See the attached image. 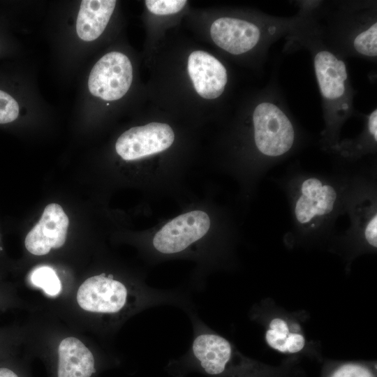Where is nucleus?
Here are the masks:
<instances>
[{"label": "nucleus", "mask_w": 377, "mask_h": 377, "mask_svg": "<svg viewBox=\"0 0 377 377\" xmlns=\"http://www.w3.org/2000/svg\"><path fill=\"white\" fill-rule=\"evenodd\" d=\"M0 377H19L12 369L7 367H0Z\"/></svg>", "instance_id": "412c9836"}, {"label": "nucleus", "mask_w": 377, "mask_h": 377, "mask_svg": "<svg viewBox=\"0 0 377 377\" xmlns=\"http://www.w3.org/2000/svg\"><path fill=\"white\" fill-rule=\"evenodd\" d=\"M31 282L50 296H56L61 290V283L55 271L50 267L41 266L31 274Z\"/></svg>", "instance_id": "dca6fc26"}, {"label": "nucleus", "mask_w": 377, "mask_h": 377, "mask_svg": "<svg viewBox=\"0 0 377 377\" xmlns=\"http://www.w3.org/2000/svg\"><path fill=\"white\" fill-rule=\"evenodd\" d=\"M364 237L369 245L374 248L377 247V215L376 212L365 223Z\"/></svg>", "instance_id": "aec40b11"}, {"label": "nucleus", "mask_w": 377, "mask_h": 377, "mask_svg": "<svg viewBox=\"0 0 377 377\" xmlns=\"http://www.w3.org/2000/svg\"><path fill=\"white\" fill-rule=\"evenodd\" d=\"M0 241H1V237H0ZM0 250H2V249L0 247Z\"/></svg>", "instance_id": "4be33fe9"}, {"label": "nucleus", "mask_w": 377, "mask_h": 377, "mask_svg": "<svg viewBox=\"0 0 377 377\" xmlns=\"http://www.w3.org/2000/svg\"><path fill=\"white\" fill-rule=\"evenodd\" d=\"M174 140L175 133L168 124L151 122L125 131L117 139L115 149L123 159L133 161L167 149Z\"/></svg>", "instance_id": "0eeeda50"}, {"label": "nucleus", "mask_w": 377, "mask_h": 377, "mask_svg": "<svg viewBox=\"0 0 377 377\" xmlns=\"http://www.w3.org/2000/svg\"><path fill=\"white\" fill-rule=\"evenodd\" d=\"M132 80L133 68L129 59L123 53L112 52L94 65L89 74L88 87L94 96L115 101L126 94Z\"/></svg>", "instance_id": "423d86ee"}, {"label": "nucleus", "mask_w": 377, "mask_h": 377, "mask_svg": "<svg viewBox=\"0 0 377 377\" xmlns=\"http://www.w3.org/2000/svg\"><path fill=\"white\" fill-rule=\"evenodd\" d=\"M68 225V217L61 205H47L38 223L25 237L26 249L34 255L43 256L52 248L61 247L66 242Z\"/></svg>", "instance_id": "9b49d317"}, {"label": "nucleus", "mask_w": 377, "mask_h": 377, "mask_svg": "<svg viewBox=\"0 0 377 377\" xmlns=\"http://www.w3.org/2000/svg\"><path fill=\"white\" fill-rule=\"evenodd\" d=\"M187 68L200 96L215 99L223 93L228 82L227 70L216 57L204 51H194L188 57Z\"/></svg>", "instance_id": "f8f14e48"}, {"label": "nucleus", "mask_w": 377, "mask_h": 377, "mask_svg": "<svg viewBox=\"0 0 377 377\" xmlns=\"http://www.w3.org/2000/svg\"><path fill=\"white\" fill-rule=\"evenodd\" d=\"M252 124L256 148L267 158L283 156L295 145V126L283 101L274 87H267L265 96L253 108Z\"/></svg>", "instance_id": "20e7f679"}, {"label": "nucleus", "mask_w": 377, "mask_h": 377, "mask_svg": "<svg viewBox=\"0 0 377 377\" xmlns=\"http://www.w3.org/2000/svg\"><path fill=\"white\" fill-rule=\"evenodd\" d=\"M325 377H376V369L364 363L348 362L333 367Z\"/></svg>", "instance_id": "f3484780"}, {"label": "nucleus", "mask_w": 377, "mask_h": 377, "mask_svg": "<svg viewBox=\"0 0 377 377\" xmlns=\"http://www.w3.org/2000/svg\"><path fill=\"white\" fill-rule=\"evenodd\" d=\"M288 323L283 318L271 320L265 332V341L272 349L288 354L301 352L306 344L305 337L300 333L291 332Z\"/></svg>", "instance_id": "2eb2a0df"}, {"label": "nucleus", "mask_w": 377, "mask_h": 377, "mask_svg": "<svg viewBox=\"0 0 377 377\" xmlns=\"http://www.w3.org/2000/svg\"><path fill=\"white\" fill-rule=\"evenodd\" d=\"M290 42L307 49L312 58L313 71L322 98L325 137L337 145L339 128L354 112L353 91L346 64L342 56L330 47L322 36L311 11L304 16L288 36Z\"/></svg>", "instance_id": "f257e3e1"}, {"label": "nucleus", "mask_w": 377, "mask_h": 377, "mask_svg": "<svg viewBox=\"0 0 377 377\" xmlns=\"http://www.w3.org/2000/svg\"><path fill=\"white\" fill-rule=\"evenodd\" d=\"M192 351L202 369L212 376L279 377L281 374L276 369L244 361L237 362L230 342L217 334L198 335L193 342Z\"/></svg>", "instance_id": "39448f33"}, {"label": "nucleus", "mask_w": 377, "mask_h": 377, "mask_svg": "<svg viewBox=\"0 0 377 377\" xmlns=\"http://www.w3.org/2000/svg\"><path fill=\"white\" fill-rule=\"evenodd\" d=\"M58 354V377H91L96 371L93 354L75 337L63 339Z\"/></svg>", "instance_id": "ddd939ff"}, {"label": "nucleus", "mask_w": 377, "mask_h": 377, "mask_svg": "<svg viewBox=\"0 0 377 377\" xmlns=\"http://www.w3.org/2000/svg\"><path fill=\"white\" fill-rule=\"evenodd\" d=\"M145 5L149 12L155 15H165L178 13L187 3L184 0H146Z\"/></svg>", "instance_id": "a211bd4d"}, {"label": "nucleus", "mask_w": 377, "mask_h": 377, "mask_svg": "<svg viewBox=\"0 0 377 377\" xmlns=\"http://www.w3.org/2000/svg\"><path fill=\"white\" fill-rule=\"evenodd\" d=\"M128 292L121 282L105 274L86 279L79 287L77 302L84 310L100 313H116L126 304Z\"/></svg>", "instance_id": "1a4fd4ad"}, {"label": "nucleus", "mask_w": 377, "mask_h": 377, "mask_svg": "<svg viewBox=\"0 0 377 377\" xmlns=\"http://www.w3.org/2000/svg\"><path fill=\"white\" fill-rule=\"evenodd\" d=\"M19 114L17 102L8 94L0 90V124L15 120Z\"/></svg>", "instance_id": "6ab92c4d"}, {"label": "nucleus", "mask_w": 377, "mask_h": 377, "mask_svg": "<svg viewBox=\"0 0 377 377\" xmlns=\"http://www.w3.org/2000/svg\"><path fill=\"white\" fill-rule=\"evenodd\" d=\"M337 198V191L332 184L315 177L304 179L299 186L294 206L297 222L303 226H313L333 211Z\"/></svg>", "instance_id": "9d476101"}, {"label": "nucleus", "mask_w": 377, "mask_h": 377, "mask_svg": "<svg viewBox=\"0 0 377 377\" xmlns=\"http://www.w3.org/2000/svg\"><path fill=\"white\" fill-rule=\"evenodd\" d=\"M302 17L301 10L299 15L290 18L267 15L260 23L222 17L212 24L210 35L217 46L233 55L250 52L258 46L268 50L275 40L293 33Z\"/></svg>", "instance_id": "f03ea898"}, {"label": "nucleus", "mask_w": 377, "mask_h": 377, "mask_svg": "<svg viewBox=\"0 0 377 377\" xmlns=\"http://www.w3.org/2000/svg\"><path fill=\"white\" fill-rule=\"evenodd\" d=\"M114 0H83L78 13L76 31L80 38L92 41L105 30L116 5Z\"/></svg>", "instance_id": "4468645a"}, {"label": "nucleus", "mask_w": 377, "mask_h": 377, "mask_svg": "<svg viewBox=\"0 0 377 377\" xmlns=\"http://www.w3.org/2000/svg\"><path fill=\"white\" fill-rule=\"evenodd\" d=\"M209 227L207 214L200 210L191 211L166 223L155 235L153 245L162 253H178L202 238Z\"/></svg>", "instance_id": "6e6552de"}, {"label": "nucleus", "mask_w": 377, "mask_h": 377, "mask_svg": "<svg viewBox=\"0 0 377 377\" xmlns=\"http://www.w3.org/2000/svg\"><path fill=\"white\" fill-rule=\"evenodd\" d=\"M339 8L330 29L318 26L326 43L340 55L376 59L377 22L374 8L368 6Z\"/></svg>", "instance_id": "7ed1b4c3"}]
</instances>
